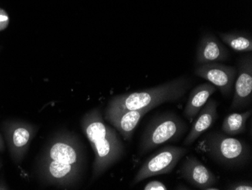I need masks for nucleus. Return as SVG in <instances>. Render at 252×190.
<instances>
[{
	"label": "nucleus",
	"mask_w": 252,
	"mask_h": 190,
	"mask_svg": "<svg viewBox=\"0 0 252 190\" xmlns=\"http://www.w3.org/2000/svg\"><path fill=\"white\" fill-rule=\"evenodd\" d=\"M82 128L94 153L93 179H97L123 158L124 145L115 129L104 122L98 109L89 111L83 116Z\"/></svg>",
	"instance_id": "nucleus-1"
},
{
	"label": "nucleus",
	"mask_w": 252,
	"mask_h": 190,
	"mask_svg": "<svg viewBox=\"0 0 252 190\" xmlns=\"http://www.w3.org/2000/svg\"><path fill=\"white\" fill-rule=\"evenodd\" d=\"M192 82L187 76H179L174 80L141 91L120 95L110 100L108 106L122 109L147 112L165 103L178 101L186 95Z\"/></svg>",
	"instance_id": "nucleus-2"
},
{
	"label": "nucleus",
	"mask_w": 252,
	"mask_h": 190,
	"mask_svg": "<svg viewBox=\"0 0 252 190\" xmlns=\"http://www.w3.org/2000/svg\"><path fill=\"white\" fill-rule=\"evenodd\" d=\"M196 150L227 167H241L250 156L249 147L244 142L220 132L209 133L198 143Z\"/></svg>",
	"instance_id": "nucleus-3"
},
{
	"label": "nucleus",
	"mask_w": 252,
	"mask_h": 190,
	"mask_svg": "<svg viewBox=\"0 0 252 190\" xmlns=\"http://www.w3.org/2000/svg\"><path fill=\"white\" fill-rule=\"evenodd\" d=\"M188 125L173 113H165L150 121L141 139L139 154H147L168 142L178 141L188 130Z\"/></svg>",
	"instance_id": "nucleus-4"
},
{
	"label": "nucleus",
	"mask_w": 252,
	"mask_h": 190,
	"mask_svg": "<svg viewBox=\"0 0 252 190\" xmlns=\"http://www.w3.org/2000/svg\"><path fill=\"white\" fill-rule=\"evenodd\" d=\"M188 152L185 147L175 146H166L158 150L141 166L133 180V185L154 176L170 174Z\"/></svg>",
	"instance_id": "nucleus-5"
},
{
	"label": "nucleus",
	"mask_w": 252,
	"mask_h": 190,
	"mask_svg": "<svg viewBox=\"0 0 252 190\" xmlns=\"http://www.w3.org/2000/svg\"><path fill=\"white\" fill-rule=\"evenodd\" d=\"M8 150L15 164H21L28 152L37 128L32 124L22 121H5L2 124Z\"/></svg>",
	"instance_id": "nucleus-6"
},
{
	"label": "nucleus",
	"mask_w": 252,
	"mask_h": 190,
	"mask_svg": "<svg viewBox=\"0 0 252 190\" xmlns=\"http://www.w3.org/2000/svg\"><path fill=\"white\" fill-rule=\"evenodd\" d=\"M42 158L83 167L84 152L79 140L72 134L55 137L45 149Z\"/></svg>",
	"instance_id": "nucleus-7"
},
{
	"label": "nucleus",
	"mask_w": 252,
	"mask_h": 190,
	"mask_svg": "<svg viewBox=\"0 0 252 190\" xmlns=\"http://www.w3.org/2000/svg\"><path fill=\"white\" fill-rule=\"evenodd\" d=\"M195 75L216 86L223 96H229L234 86L237 69L220 62H213L198 65Z\"/></svg>",
	"instance_id": "nucleus-8"
},
{
	"label": "nucleus",
	"mask_w": 252,
	"mask_h": 190,
	"mask_svg": "<svg viewBox=\"0 0 252 190\" xmlns=\"http://www.w3.org/2000/svg\"><path fill=\"white\" fill-rule=\"evenodd\" d=\"M237 75L235 80L234 95L231 109H242L252 103V55H244L239 59Z\"/></svg>",
	"instance_id": "nucleus-9"
},
{
	"label": "nucleus",
	"mask_w": 252,
	"mask_h": 190,
	"mask_svg": "<svg viewBox=\"0 0 252 190\" xmlns=\"http://www.w3.org/2000/svg\"><path fill=\"white\" fill-rule=\"evenodd\" d=\"M39 171L41 176L49 184L68 187L79 181L83 167L41 158Z\"/></svg>",
	"instance_id": "nucleus-10"
},
{
	"label": "nucleus",
	"mask_w": 252,
	"mask_h": 190,
	"mask_svg": "<svg viewBox=\"0 0 252 190\" xmlns=\"http://www.w3.org/2000/svg\"><path fill=\"white\" fill-rule=\"evenodd\" d=\"M147 113L149 112L145 110H126L115 106H107L105 119L120 132L124 140L130 141L137 124Z\"/></svg>",
	"instance_id": "nucleus-11"
},
{
	"label": "nucleus",
	"mask_w": 252,
	"mask_h": 190,
	"mask_svg": "<svg viewBox=\"0 0 252 190\" xmlns=\"http://www.w3.org/2000/svg\"><path fill=\"white\" fill-rule=\"evenodd\" d=\"M180 174L188 183L199 189L206 190L218 182L216 176L194 156H188L181 165Z\"/></svg>",
	"instance_id": "nucleus-12"
},
{
	"label": "nucleus",
	"mask_w": 252,
	"mask_h": 190,
	"mask_svg": "<svg viewBox=\"0 0 252 190\" xmlns=\"http://www.w3.org/2000/svg\"><path fill=\"white\" fill-rule=\"evenodd\" d=\"M230 52L224 45L212 34L201 38L196 50V63L198 65L213 62H226Z\"/></svg>",
	"instance_id": "nucleus-13"
},
{
	"label": "nucleus",
	"mask_w": 252,
	"mask_h": 190,
	"mask_svg": "<svg viewBox=\"0 0 252 190\" xmlns=\"http://www.w3.org/2000/svg\"><path fill=\"white\" fill-rule=\"evenodd\" d=\"M219 103L215 99L208 100L205 106L201 109L196 120L194 121L192 128L187 135L184 145L188 147L203 134L206 130H209L216 121L219 117L218 113Z\"/></svg>",
	"instance_id": "nucleus-14"
},
{
	"label": "nucleus",
	"mask_w": 252,
	"mask_h": 190,
	"mask_svg": "<svg viewBox=\"0 0 252 190\" xmlns=\"http://www.w3.org/2000/svg\"><path fill=\"white\" fill-rule=\"evenodd\" d=\"M216 91V86L211 83H202L194 88L188 97V103L185 106L184 112L185 117L189 121H192L205 103H207L209 98Z\"/></svg>",
	"instance_id": "nucleus-15"
},
{
	"label": "nucleus",
	"mask_w": 252,
	"mask_h": 190,
	"mask_svg": "<svg viewBox=\"0 0 252 190\" xmlns=\"http://www.w3.org/2000/svg\"><path fill=\"white\" fill-rule=\"evenodd\" d=\"M219 38L233 51L238 52H251L252 51V38L251 34L243 31L219 33Z\"/></svg>",
	"instance_id": "nucleus-16"
},
{
	"label": "nucleus",
	"mask_w": 252,
	"mask_h": 190,
	"mask_svg": "<svg viewBox=\"0 0 252 190\" xmlns=\"http://www.w3.org/2000/svg\"><path fill=\"white\" fill-rule=\"evenodd\" d=\"M252 116V110L249 109L245 113H233L225 117L222 124V131L226 135L233 137L245 133L246 122Z\"/></svg>",
	"instance_id": "nucleus-17"
},
{
	"label": "nucleus",
	"mask_w": 252,
	"mask_h": 190,
	"mask_svg": "<svg viewBox=\"0 0 252 190\" xmlns=\"http://www.w3.org/2000/svg\"><path fill=\"white\" fill-rule=\"evenodd\" d=\"M227 190H252V183L249 181L236 182L228 186Z\"/></svg>",
	"instance_id": "nucleus-18"
},
{
	"label": "nucleus",
	"mask_w": 252,
	"mask_h": 190,
	"mask_svg": "<svg viewBox=\"0 0 252 190\" xmlns=\"http://www.w3.org/2000/svg\"><path fill=\"white\" fill-rule=\"evenodd\" d=\"M144 190H168L166 186L158 181H150L147 185L144 186Z\"/></svg>",
	"instance_id": "nucleus-19"
},
{
	"label": "nucleus",
	"mask_w": 252,
	"mask_h": 190,
	"mask_svg": "<svg viewBox=\"0 0 252 190\" xmlns=\"http://www.w3.org/2000/svg\"><path fill=\"white\" fill-rule=\"evenodd\" d=\"M10 18L6 11L0 8V31H4L9 25Z\"/></svg>",
	"instance_id": "nucleus-20"
},
{
	"label": "nucleus",
	"mask_w": 252,
	"mask_h": 190,
	"mask_svg": "<svg viewBox=\"0 0 252 190\" xmlns=\"http://www.w3.org/2000/svg\"><path fill=\"white\" fill-rule=\"evenodd\" d=\"M5 151V144H4L3 139L0 134V152H3Z\"/></svg>",
	"instance_id": "nucleus-21"
},
{
	"label": "nucleus",
	"mask_w": 252,
	"mask_h": 190,
	"mask_svg": "<svg viewBox=\"0 0 252 190\" xmlns=\"http://www.w3.org/2000/svg\"><path fill=\"white\" fill-rule=\"evenodd\" d=\"M0 190H9V187L6 185L3 180H0Z\"/></svg>",
	"instance_id": "nucleus-22"
},
{
	"label": "nucleus",
	"mask_w": 252,
	"mask_h": 190,
	"mask_svg": "<svg viewBox=\"0 0 252 190\" xmlns=\"http://www.w3.org/2000/svg\"><path fill=\"white\" fill-rule=\"evenodd\" d=\"M175 190H189L187 186L183 185V184H179L178 187L175 188Z\"/></svg>",
	"instance_id": "nucleus-23"
},
{
	"label": "nucleus",
	"mask_w": 252,
	"mask_h": 190,
	"mask_svg": "<svg viewBox=\"0 0 252 190\" xmlns=\"http://www.w3.org/2000/svg\"><path fill=\"white\" fill-rule=\"evenodd\" d=\"M219 190V189L216 188V187H208V188L206 189V190Z\"/></svg>",
	"instance_id": "nucleus-24"
},
{
	"label": "nucleus",
	"mask_w": 252,
	"mask_h": 190,
	"mask_svg": "<svg viewBox=\"0 0 252 190\" xmlns=\"http://www.w3.org/2000/svg\"><path fill=\"white\" fill-rule=\"evenodd\" d=\"M2 167V163L0 161V167Z\"/></svg>",
	"instance_id": "nucleus-25"
},
{
	"label": "nucleus",
	"mask_w": 252,
	"mask_h": 190,
	"mask_svg": "<svg viewBox=\"0 0 252 190\" xmlns=\"http://www.w3.org/2000/svg\"><path fill=\"white\" fill-rule=\"evenodd\" d=\"M0 51H1V48H0Z\"/></svg>",
	"instance_id": "nucleus-26"
}]
</instances>
